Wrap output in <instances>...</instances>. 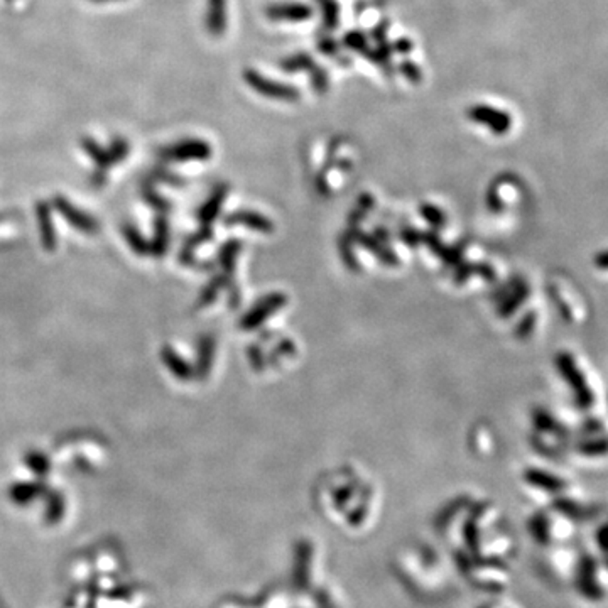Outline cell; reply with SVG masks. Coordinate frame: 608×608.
<instances>
[{
	"label": "cell",
	"instance_id": "6da1fadb",
	"mask_svg": "<svg viewBox=\"0 0 608 608\" xmlns=\"http://www.w3.org/2000/svg\"><path fill=\"white\" fill-rule=\"evenodd\" d=\"M557 369H559L566 384H570V387L573 389L576 405L580 409H590L591 404L595 403V394L591 391L590 384H588L584 372L576 364L575 357L571 353L557 355Z\"/></svg>",
	"mask_w": 608,
	"mask_h": 608
},
{
	"label": "cell",
	"instance_id": "7a4b0ae2",
	"mask_svg": "<svg viewBox=\"0 0 608 608\" xmlns=\"http://www.w3.org/2000/svg\"><path fill=\"white\" fill-rule=\"evenodd\" d=\"M245 78H247V83L251 85L255 92L262 93L264 96H271V99L287 100V101L298 99V92H296L294 88L287 87V85L276 83V81L272 80H267V78H264L260 73L247 71L245 73Z\"/></svg>",
	"mask_w": 608,
	"mask_h": 608
},
{
	"label": "cell",
	"instance_id": "3957f363",
	"mask_svg": "<svg viewBox=\"0 0 608 608\" xmlns=\"http://www.w3.org/2000/svg\"><path fill=\"white\" fill-rule=\"evenodd\" d=\"M468 115L471 120L482 124V126L490 127L493 132H498V134H504V132L509 130L510 124H512L510 122L509 114H505L502 110H495L490 105H475V107H470Z\"/></svg>",
	"mask_w": 608,
	"mask_h": 608
},
{
	"label": "cell",
	"instance_id": "277c9868",
	"mask_svg": "<svg viewBox=\"0 0 608 608\" xmlns=\"http://www.w3.org/2000/svg\"><path fill=\"white\" fill-rule=\"evenodd\" d=\"M271 19H284V21H304L311 15V9L304 3H276L267 9Z\"/></svg>",
	"mask_w": 608,
	"mask_h": 608
},
{
	"label": "cell",
	"instance_id": "5b68a950",
	"mask_svg": "<svg viewBox=\"0 0 608 608\" xmlns=\"http://www.w3.org/2000/svg\"><path fill=\"white\" fill-rule=\"evenodd\" d=\"M580 450L583 451L584 455H603L608 451V439L607 438H596V439H588V441H583L582 446H580Z\"/></svg>",
	"mask_w": 608,
	"mask_h": 608
},
{
	"label": "cell",
	"instance_id": "8992f818",
	"mask_svg": "<svg viewBox=\"0 0 608 608\" xmlns=\"http://www.w3.org/2000/svg\"><path fill=\"white\" fill-rule=\"evenodd\" d=\"M593 264L600 269V271H608V248L607 251H602V252L596 253L595 259H593Z\"/></svg>",
	"mask_w": 608,
	"mask_h": 608
}]
</instances>
